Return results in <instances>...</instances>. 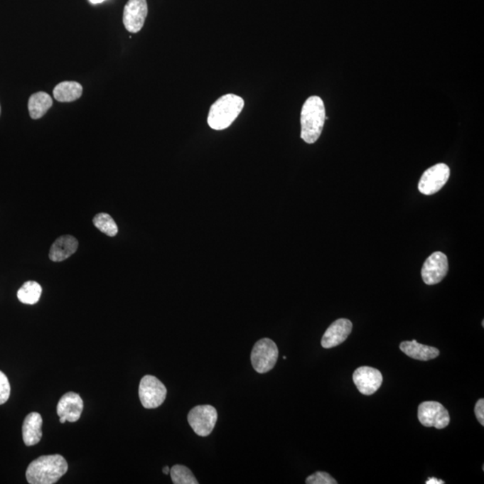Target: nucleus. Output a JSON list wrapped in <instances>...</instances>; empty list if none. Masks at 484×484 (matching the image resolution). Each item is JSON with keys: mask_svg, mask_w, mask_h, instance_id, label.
Returning a JSON list of instances; mask_svg holds the SVG:
<instances>
[{"mask_svg": "<svg viewBox=\"0 0 484 484\" xmlns=\"http://www.w3.org/2000/svg\"><path fill=\"white\" fill-rule=\"evenodd\" d=\"M43 418L38 413H31L25 419L23 424V439L26 446H34L43 437Z\"/></svg>", "mask_w": 484, "mask_h": 484, "instance_id": "obj_15", "label": "nucleus"}, {"mask_svg": "<svg viewBox=\"0 0 484 484\" xmlns=\"http://www.w3.org/2000/svg\"><path fill=\"white\" fill-rule=\"evenodd\" d=\"M279 351L276 343L269 338L257 341L252 352V363L257 373L270 372L276 366Z\"/></svg>", "mask_w": 484, "mask_h": 484, "instance_id": "obj_4", "label": "nucleus"}, {"mask_svg": "<svg viewBox=\"0 0 484 484\" xmlns=\"http://www.w3.org/2000/svg\"><path fill=\"white\" fill-rule=\"evenodd\" d=\"M171 480L174 484H198L193 473L187 466L176 465L170 471Z\"/></svg>", "mask_w": 484, "mask_h": 484, "instance_id": "obj_21", "label": "nucleus"}, {"mask_svg": "<svg viewBox=\"0 0 484 484\" xmlns=\"http://www.w3.org/2000/svg\"><path fill=\"white\" fill-rule=\"evenodd\" d=\"M244 104V100L238 95L228 94L222 96L212 104L209 111V127L215 130L229 128L242 112Z\"/></svg>", "mask_w": 484, "mask_h": 484, "instance_id": "obj_3", "label": "nucleus"}, {"mask_svg": "<svg viewBox=\"0 0 484 484\" xmlns=\"http://www.w3.org/2000/svg\"><path fill=\"white\" fill-rule=\"evenodd\" d=\"M418 419L425 427H434L438 430L445 429L451 422L449 413L439 402L427 401L418 408Z\"/></svg>", "mask_w": 484, "mask_h": 484, "instance_id": "obj_7", "label": "nucleus"}, {"mask_svg": "<svg viewBox=\"0 0 484 484\" xmlns=\"http://www.w3.org/2000/svg\"><path fill=\"white\" fill-rule=\"evenodd\" d=\"M307 484H336L338 482L326 472H317L308 477Z\"/></svg>", "mask_w": 484, "mask_h": 484, "instance_id": "obj_22", "label": "nucleus"}, {"mask_svg": "<svg viewBox=\"0 0 484 484\" xmlns=\"http://www.w3.org/2000/svg\"><path fill=\"white\" fill-rule=\"evenodd\" d=\"M10 392L11 387L8 377L0 370V406L9 400Z\"/></svg>", "mask_w": 484, "mask_h": 484, "instance_id": "obj_23", "label": "nucleus"}, {"mask_svg": "<svg viewBox=\"0 0 484 484\" xmlns=\"http://www.w3.org/2000/svg\"><path fill=\"white\" fill-rule=\"evenodd\" d=\"M0 113H1V107H0Z\"/></svg>", "mask_w": 484, "mask_h": 484, "instance_id": "obj_28", "label": "nucleus"}, {"mask_svg": "<svg viewBox=\"0 0 484 484\" xmlns=\"http://www.w3.org/2000/svg\"><path fill=\"white\" fill-rule=\"evenodd\" d=\"M217 419V411L208 404L194 407L188 415V421L192 430L200 437H208L211 434Z\"/></svg>", "mask_w": 484, "mask_h": 484, "instance_id": "obj_6", "label": "nucleus"}, {"mask_svg": "<svg viewBox=\"0 0 484 484\" xmlns=\"http://www.w3.org/2000/svg\"><path fill=\"white\" fill-rule=\"evenodd\" d=\"M83 409L84 402L81 397L77 393L68 392L58 401L57 414L61 424L75 422L80 419Z\"/></svg>", "mask_w": 484, "mask_h": 484, "instance_id": "obj_12", "label": "nucleus"}, {"mask_svg": "<svg viewBox=\"0 0 484 484\" xmlns=\"http://www.w3.org/2000/svg\"><path fill=\"white\" fill-rule=\"evenodd\" d=\"M66 459L61 455L40 456L30 463L26 470L27 482L30 484L56 483L68 472Z\"/></svg>", "mask_w": 484, "mask_h": 484, "instance_id": "obj_1", "label": "nucleus"}, {"mask_svg": "<svg viewBox=\"0 0 484 484\" xmlns=\"http://www.w3.org/2000/svg\"><path fill=\"white\" fill-rule=\"evenodd\" d=\"M448 260L447 256L441 252H434L428 257L421 269V277L428 286L441 283L447 276Z\"/></svg>", "mask_w": 484, "mask_h": 484, "instance_id": "obj_9", "label": "nucleus"}, {"mask_svg": "<svg viewBox=\"0 0 484 484\" xmlns=\"http://www.w3.org/2000/svg\"><path fill=\"white\" fill-rule=\"evenodd\" d=\"M43 289L37 281H28L17 291V298L22 303L33 305L39 301Z\"/></svg>", "mask_w": 484, "mask_h": 484, "instance_id": "obj_19", "label": "nucleus"}, {"mask_svg": "<svg viewBox=\"0 0 484 484\" xmlns=\"http://www.w3.org/2000/svg\"><path fill=\"white\" fill-rule=\"evenodd\" d=\"M92 4H99V3H102L105 1V0H89Z\"/></svg>", "mask_w": 484, "mask_h": 484, "instance_id": "obj_27", "label": "nucleus"}, {"mask_svg": "<svg viewBox=\"0 0 484 484\" xmlns=\"http://www.w3.org/2000/svg\"><path fill=\"white\" fill-rule=\"evenodd\" d=\"M83 94V87L77 82L66 81L63 82L54 88V98L58 102H70L78 100Z\"/></svg>", "mask_w": 484, "mask_h": 484, "instance_id": "obj_18", "label": "nucleus"}, {"mask_svg": "<svg viewBox=\"0 0 484 484\" xmlns=\"http://www.w3.org/2000/svg\"><path fill=\"white\" fill-rule=\"evenodd\" d=\"M353 380L357 389L365 396L376 393L383 382L382 374L380 370L368 366L357 369L353 373Z\"/></svg>", "mask_w": 484, "mask_h": 484, "instance_id": "obj_11", "label": "nucleus"}, {"mask_svg": "<svg viewBox=\"0 0 484 484\" xmlns=\"http://www.w3.org/2000/svg\"><path fill=\"white\" fill-rule=\"evenodd\" d=\"M149 14L146 0H129L123 12V23L129 33L140 32Z\"/></svg>", "mask_w": 484, "mask_h": 484, "instance_id": "obj_10", "label": "nucleus"}, {"mask_svg": "<svg viewBox=\"0 0 484 484\" xmlns=\"http://www.w3.org/2000/svg\"><path fill=\"white\" fill-rule=\"evenodd\" d=\"M326 109L318 96H311L302 106L301 112V139L307 144L317 142L324 128Z\"/></svg>", "mask_w": 484, "mask_h": 484, "instance_id": "obj_2", "label": "nucleus"}, {"mask_svg": "<svg viewBox=\"0 0 484 484\" xmlns=\"http://www.w3.org/2000/svg\"><path fill=\"white\" fill-rule=\"evenodd\" d=\"M53 98L47 92H39L31 96L28 109L31 118L38 119L46 114L53 106Z\"/></svg>", "mask_w": 484, "mask_h": 484, "instance_id": "obj_17", "label": "nucleus"}, {"mask_svg": "<svg viewBox=\"0 0 484 484\" xmlns=\"http://www.w3.org/2000/svg\"><path fill=\"white\" fill-rule=\"evenodd\" d=\"M78 242L75 237L64 235L55 240L50 250V259L54 262H61L77 252Z\"/></svg>", "mask_w": 484, "mask_h": 484, "instance_id": "obj_14", "label": "nucleus"}, {"mask_svg": "<svg viewBox=\"0 0 484 484\" xmlns=\"http://www.w3.org/2000/svg\"><path fill=\"white\" fill-rule=\"evenodd\" d=\"M353 330V323L346 318H339L332 323L323 335V348L330 349L343 344L348 338Z\"/></svg>", "mask_w": 484, "mask_h": 484, "instance_id": "obj_13", "label": "nucleus"}, {"mask_svg": "<svg viewBox=\"0 0 484 484\" xmlns=\"http://www.w3.org/2000/svg\"><path fill=\"white\" fill-rule=\"evenodd\" d=\"M449 175L451 170L447 164L438 163L429 168L419 181V190L426 195L437 193L448 183Z\"/></svg>", "mask_w": 484, "mask_h": 484, "instance_id": "obj_8", "label": "nucleus"}, {"mask_svg": "<svg viewBox=\"0 0 484 484\" xmlns=\"http://www.w3.org/2000/svg\"><path fill=\"white\" fill-rule=\"evenodd\" d=\"M400 350L410 358L424 360V362L437 358L439 355V349L432 348V346L419 344L416 340L401 343Z\"/></svg>", "mask_w": 484, "mask_h": 484, "instance_id": "obj_16", "label": "nucleus"}, {"mask_svg": "<svg viewBox=\"0 0 484 484\" xmlns=\"http://www.w3.org/2000/svg\"><path fill=\"white\" fill-rule=\"evenodd\" d=\"M475 413L477 420H478L482 426H484V399H483V398L477 402L475 407Z\"/></svg>", "mask_w": 484, "mask_h": 484, "instance_id": "obj_24", "label": "nucleus"}, {"mask_svg": "<svg viewBox=\"0 0 484 484\" xmlns=\"http://www.w3.org/2000/svg\"><path fill=\"white\" fill-rule=\"evenodd\" d=\"M139 398L142 406L146 409H154L166 401L167 389L156 377L146 375L139 384Z\"/></svg>", "mask_w": 484, "mask_h": 484, "instance_id": "obj_5", "label": "nucleus"}, {"mask_svg": "<svg viewBox=\"0 0 484 484\" xmlns=\"http://www.w3.org/2000/svg\"><path fill=\"white\" fill-rule=\"evenodd\" d=\"M444 483H445L443 482L442 480L434 478V477H431V478H429L428 480H426V484H444Z\"/></svg>", "mask_w": 484, "mask_h": 484, "instance_id": "obj_25", "label": "nucleus"}, {"mask_svg": "<svg viewBox=\"0 0 484 484\" xmlns=\"http://www.w3.org/2000/svg\"><path fill=\"white\" fill-rule=\"evenodd\" d=\"M92 222H94L95 227L104 233L105 235L114 237L119 232L118 225H116L114 220L106 213H100V214L96 215Z\"/></svg>", "mask_w": 484, "mask_h": 484, "instance_id": "obj_20", "label": "nucleus"}, {"mask_svg": "<svg viewBox=\"0 0 484 484\" xmlns=\"http://www.w3.org/2000/svg\"><path fill=\"white\" fill-rule=\"evenodd\" d=\"M170 471H171V469L169 468V466H166V468H164L163 469V472L164 475H169Z\"/></svg>", "mask_w": 484, "mask_h": 484, "instance_id": "obj_26", "label": "nucleus"}]
</instances>
